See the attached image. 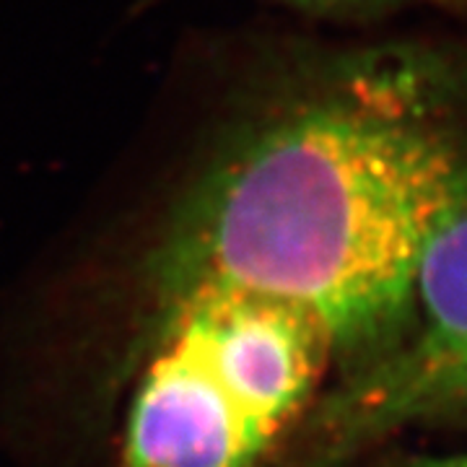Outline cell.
Masks as SVG:
<instances>
[{
    "mask_svg": "<svg viewBox=\"0 0 467 467\" xmlns=\"http://www.w3.org/2000/svg\"><path fill=\"white\" fill-rule=\"evenodd\" d=\"M436 84L400 50L281 67L171 202L150 254L156 294L205 284L285 301L353 368L389 348L420 254L467 198V149Z\"/></svg>",
    "mask_w": 467,
    "mask_h": 467,
    "instance_id": "1",
    "label": "cell"
},
{
    "mask_svg": "<svg viewBox=\"0 0 467 467\" xmlns=\"http://www.w3.org/2000/svg\"><path fill=\"white\" fill-rule=\"evenodd\" d=\"M333 361L299 306L223 285L161 291L119 467H265L301 431Z\"/></svg>",
    "mask_w": 467,
    "mask_h": 467,
    "instance_id": "2",
    "label": "cell"
},
{
    "mask_svg": "<svg viewBox=\"0 0 467 467\" xmlns=\"http://www.w3.org/2000/svg\"><path fill=\"white\" fill-rule=\"evenodd\" d=\"M467 423V198L420 254L408 325L312 408L299 467H337L408 426Z\"/></svg>",
    "mask_w": 467,
    "mask_h": 467,
    "instance_id": "3",
    "label": "cell"
},
{
    "mask_svg": "<svg viewBox=\"0 0 467 467\" xmlns=\"http://www.w3.org/2000/svg\"><path fill=\"white\" fill-rule=\"evenodd\" d=\"M153 3V0H140ZM304 16L330 21H368L413 5H467V0H273Z\"/></svg>",
    "mask_w": 467,
    "mask_h": 467,
    "instance_id": "4",
    "label": "cell"
},
{
    "mask_svg": "<svg viewBox=\"0 0 467 467\" xmlns=\"http://www.w3.org/2000/svg\"><path fill=\"white\" fill-rule=\"evenodd\" d=\"M368 467H467V451L454 454H389Z\"/></svg>",
    "mask_w": 467,
    "mask_h": 467,
    "instance_id": "5",
    "label": "cell"
}]
</instances>
